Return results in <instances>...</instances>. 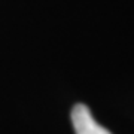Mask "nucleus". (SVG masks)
Returning a JSON list of instances; mask_svg holds the SVG:
<instances>
[{
  "instance_id": "1",
  "label": "nucleus",
  "mask_w": 134,
  "mask_h": 134,
  "mask_svg": "<svg viewBox=\"0 0 134 134\" xmlns=\"http://www.w3.org/2000/svg\"><path fill=\"white\" fill-rule=\"evenodd\" d=\"M72 122L76 134H112L92 118L90 109L85 104H76L73 107Z\"/></svg>"
}]
</instances>
